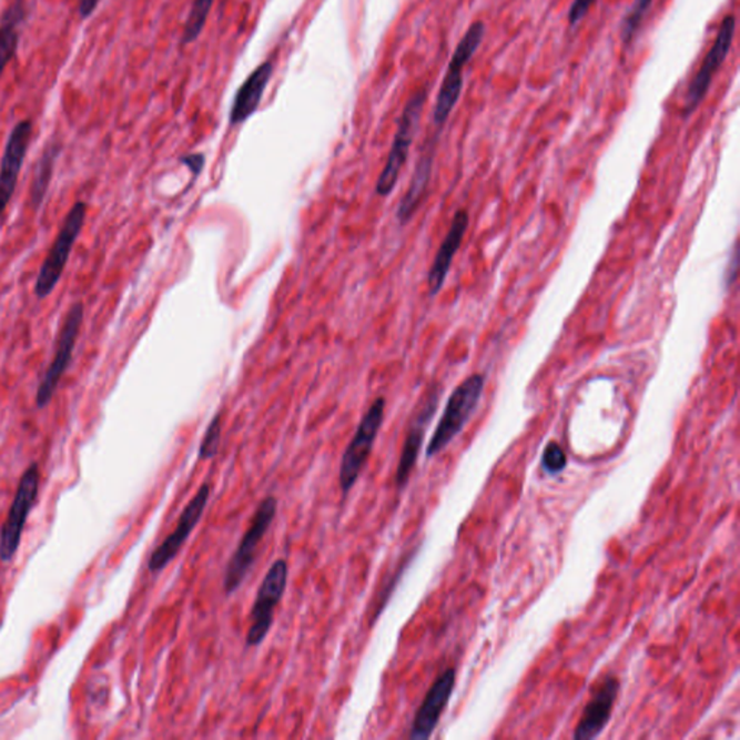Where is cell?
Listing matches in <instances>:
<instances>
[{
    "label": "cell",
    "mask_w": 740,
    "mask_h": 740,
    "mask_svg": "<svg viewBox=\"0 0 740 740\" xmlns=\"http://www.w3.org/2000/svg\"><path fill=\"white\" fill-rule=\"evenodd\" d=\"M428 89L417 90L405 104L401 114L398 128H396L393 146H391L388 160L376 183V194L379 197H388L398 183L401 171L407 164L410 146L417 136L419 123H422L424 107H426Z\"/></svg>",
    "instance_id": "cell-1"
},
{
    "label": "cell",
    "mask_w": 740,
    "mask_h": 740,
    "mask_svg": "<svg viewBox=\"0 0 740 740\" xmlns=\"http://www.w3.org/2000/svg\"><path fill=\"white\" fill-rule=\"evenodd\" d=\"M486 27L481 21L473 22L469 30L458 42L455 52H453L450 63L447 67V73L444 75L440 90H438L436 104H434L433 123L437 132H440L446 125L448 118L455 111L458 100H460L463 90V70L469 64L473 55L479 50L485 40Z\"/></svg>",
    "instance_id": "cell-2"
},
{
    "label": "cell",
    "mask_w": 740,
    "mask_h": 740,
    "mask_svg": "<svg viewBox=\"0 0 740 740\" xmlns=\"http://www.w3.org/2000/svg\"><path fill=\"white\" fill-rule=\"evenodd\" d=\"M484 389V376L472 375L453 391L444 408L440 423L428 443L427 457L437 456L462 433L472 415L475 414Z\"/></svg>",
    "instance_id": "cell-3"
},
{
    "label": "cell",
    "mask_w": 740,
    "mask_h": 740,
    "mask_svg": "<svg viewBox=\"0 0 740 740\" xmlns=\"http://www.w3.org/2000/svg\"><path fill=\"white\" fill-rule=\"evenodd\" d=\"M276 510H278V500L274 496H268L257 506L250 528H247L236 551L233 553L231 560L227 562L223 579L224 594H235L245 581L247 572L251 571L253 562L256 560L257 548H260L262 539L265 538L272 523H274Z\"/></svg>",
    "instance_id": "cell-4"
},
{
    "label": "cell",
    "mask_w": 740,
    "mask_h": 740,
    "mask_svg": "<svg viewBox=\"0 0 740 740\" xmlns=\"http://www.w3.org/2000/svg\"><path fill=\"white\" fill-rule=\"evenodd\" d=\"M85 216H88V204L84 202L74 203L69 214H67L63 226H61L59 235H57L44 264L41 266L40 274H38L36 284L38 298H47L59 285L67 262H69L70 253L73 251L81 231H83Z\"/></svg>",
    "instance_id": "cell-5"
},
{
    "label": "cell",
    "mask_w": 740,
    "mask_h": 740,
    "mask_svg": "<svg viewBox=\"0 0 740 740\" xmlns=\"http://www.w3.org/2000/svg\"><path fill=\"white\" fill-rule=\"evenodd\" d=\"M385 407L386 401L382 396L376 398L363 415L355 436L348 443L345 455L342 457L341 472H338V484H341L343 495H347L353 489L361 477L363 467L369 460L382 424H384Z\"/></svg>",
    "instance_id": "cell-6"
},
{
    "label": "cell",
    "mask_w": 740,
    "mask_h": 740,
    "mask_svg": "<svg viewBox=\"0 0 740 740\" xmlns=\"http://www.w3.org/2000/svg\"><path fill=\"white\" fill-rule=\"evenodd\" d=\"M41 472L38 463H32L19 480L16 498L9 509L8 518L0 529V560L12 561L21 546L23 528L30 517L40 491Z\"/></svg>",
    "instance_id": "cell-7"
},
{
    "label": "cell",
    "mask_w": 740,
    "mask_h": 740,
    "mask_svg": "<svg viewBox=\"0 0 740 740\" xmlns=\"http://www.w3.org/2000/svg\"><path fill=\"white\" fill-rule=\"evenodd\" d=\"M286 584H288V565L284 558H280L266 572L253 601L251 627L246 635L247 648H255L265 641L274 622L276 606L285 594Z\"/></svg>",
    "instance_id": "cell-8"
},
{
    "label": "cell",
    "mask_w": 740,
    "mask_h": 740,
    "mask_svg": "<svg viewBox=\"0 0 740 740\" xmlns=\"http://www.w3.org/2000/svg\"><path fill=\"white\" fill-rule=\"evenodd\" d=\"M83 318L84 305L79 301V303L71 305L69 313L65 315L59 342H57L54 359H52L44 378H42L40 386H38L36 401L37 407L40 409L45 408L51 403L52 396L55 395L61 379H63L67 369H69Z\"/></svg>",
    "instance_id": "cell-9"
},
{
    "label": "cell",
    "mask_w": 740,
    "mask_h": 740,
    "mask_svg": "<svg viewBox=\"0 0 740 740\" xmlns=\"http://www.w3.org/2000/svg\"><path fill=\"white\" fill-rule=\"evenodd\" d=\"M734 31H737V18L729 13V16L723 18L722 23H720L713 45H711L708 55L704 57L703 64L700 65L695 79L691 80L689 89H687L685 100L686 116H690L699 108V104L703 102L706 94L709 92L711 81L714 79V74L718 73L720 67L728 59L734 40Z\"/></svg>",
    "instance_id": "cell-10"
},
{
    "label": "cell",
    "mask_w": 740,
    "mask_h": 740,
    "mask_svg": "<svg viewBox=\"0 0 740 740\" xmlns=\"http://www.w3.org/2000/svg\"><path fill=\"white\" fill-rule=\"evenodd\" d=\"M209 498L210 486L204 484L200 486L197 494H195L194 498L190 500L187 506H185L173 534H170V536L162 541L161 546L151 554L150 561H148V568H150L151 572H160L164 570V568L179 556L181 548H183L185 541H187L191 536V533L194 531L200 519H202L205 506L209 504Z\"/></svg>",
    "instance_id": "cell-11"
},
{
    "label": "cell",
    "mask_w": 740,
    "mask_h": 740,
    "mask_svg": "<svg viewBox=\"0 0 740 740\" xmlns=\"http://www.w3.org/2000/svg\"><path fill=\"white\" fill-rule=\"evenodd\" d=\"M32 138V122L21 121L13 126L0 161V216L16 194L19 175L26 161Z\"/></svg>",
    "instance_id": "cell-12"
},
{
    "label": "cell",
    "mask_w": 740,
    "mask_h": 740,
    "mask_svg": "<svg viewBox=\"0 0 740 740\" xmlns=\"http://www.w3.org/2000/svg\"><path fill=\"white\" fill-rule=\"evenodd\" d=\"M456 687V671L447 668L437 680L433 682L428 690L426 699L415 714L413 728H410L409 738L414 740H424L432 738L442 714L446 710L448 701L452 699L453 690Z\"/></svg>",
    "instance_id": "cell-13"
},
{
    "label": "cell",
    "mask_w": 740,
    "mask_h": 740,
    "mask_svg": "<svg viewBox=\"0 0 740 740\" xmlns=\"http://www.w3.org/2000/svg\"><path fill=\"white\" fill-rule=\"evenodd\" d=\"M618 677L608 676L599 682L594 695L587 703L579 724L575 730L572 738L576 740H589L598 738L604 732L606 724L609 723L612 716L614 706L619 695Z\"/></svg>",
    "instance_id": "cell-14"
},
{
    "label": "cell",
    "mask_w": 740,
    "mask_h": 740,
    "mask_svg": "<svg viewBox=\"0 0 740 740\" xmlns=\"http://www.w3.org/2000/svg\"><path fill=\"white\" fill-rule=\"evenodd\" d=\"M437 405L438 394L433 393L428 396V399L424 401L423 408L418 410L417 417L410 424L403 453H401L398 469H396L395 480L399 489L405 488L408 484L410 472L414 470L415 463L418 460L428 424L432 422L434 414H436Z\"/></svg>",
    "instance_id": "cell-15"
},
{
    "label": "cell",
    "mask_w": 740,
    "mask_h": 740,
    "mask_svg": "<svg viewBox=\"0 0 740 740\" xmlns=\"http://www.w3.org/2000/svg\"><path fill=\"white\" fill-rule=\"evenodd\" d=\"M467 229H469V214H467L466 210H458L455 217H453L446 237H444L440 247H438L432 270H429L428 290L432 297L440 293L444 283H446L453 260H455L456 253L460 250Z\"/></svg>",
    "instance_id": "cell-16"
},
{
    "label": "cell",
    "mask_w": 740,
    "mask_h": 740,
    "mask_svg": "<svg viewBox=\"0 0 740 740\" xmlns=\"http://www.w3.org/2000/svg\"><path fill=\"white\" fill-rule=\"evenodd\" d=\"M272 73H274V65L271 61H265V63L257 65L243 81L241 88L237 89L235 99H233L231 114H229L231 126L242 125L260 109Z\"/></svg>",
    "instance_id": "cell-17"
},
{
    "label": "cell",
    "mask_w": 740,
    "mask_h": 740,
    "mask_svg": "<svg viewBox=\"0 0 740 740\" xmlns=\"http://www.w3.org/2000/svg\"><path fill=\"white\" fill-rule=\"evenodd\" d=\"M438 135L434 136L426 145L422 156L415 166L413 180H410L409 189L405 193L404 199L401 200L398 207V221L403 224L407 223L414 213L417 212L419 204L428 189L429 179H432L434 148H436Z\"/></svg>",
    "instance_id": "cell-18"
},
{
    "label": "cell",
    "mask_w": 740,
    "mask_h": 740,
    "mask_svg": "<svg viewBox=\"0 0 740 740\" xmlns=\"http://www.w3.org/2000/svg\"><path fill=\"white\" fill-rule=\"evenodd\" d=\"M23 16H26V3L23 0H17L4 11L0 21V75L17 54L19 23L23 21Z\"/></svg>",
    "instance_id": "cell-19"
},
{
    "label": "cell",
    "mask_w": 740,
    "mask_h": 740,
    "mask_svg": "<svg viewBox=\"0 0 740 740\" xmlns=\"http://www.w3.org/2000/svg\"><path fill=\"white\" fill-rule=\"evenodd\" d=\"M57 158H59V145L51 143L38 160L30 189V202H28L33 212H37L44 203L47 190L50 187L52 173H54Z\"/></svg>",
    "instance_id": "cell-20"
},
{
    "label": "cell",
    "mask_w": 740,
    "mask_h": 740,
    "mask_svg": "<svg viewBox=\"0 0 740 740\" xmlns=\"http://www.w3.org/2000/svg\"><path fill=\"white\" fill-rule=\"evenodd\" d=\"M214 0H194L193 7L190 9L187 21H185L183 38H181V44L187 45L195 40H199V37L202 36V32L207 22L210 12H212Z\"/></svg>",
    "instance_id": "cell-21"
},
{
    "label": "cell",
    "mask_w": 740,
    "mask_h": 740,
    "mask_svg": "<svg viewBox=\"0 0 740 740\" xmlns=\"http://www.w3.org/2000/svg\"><path fill=\"white\" fill-rule=\"evenodd\" d=\"M652 3L653 0H635L632 8L629 9L628 16L625 17L622 22V32H620V36H622L624 44L632 41L635 33L641 27L643 18H646Z\"/></svg>",
    "instance_id": "cell-22"
},
{
    "label": "cell",
    "mask_w": 740,
    "mask_h": 740,
    "mask_svg": "<svg viewBox=\"0 0 740 740\" xmlns=\"http://www.w3.org/2000/svg\"><path fill=\"white\" fill-rule=\"evenodd\" d=\"M222 438V415L217 414L209 424L199 448V460H210L217 455Z\"/></svg>",
    "instance_id": "cell-23"
},
{
    "label": "cell",
    "mask_w": 740,
    "mask_h": 740,
    "mask_svg": "<svg viewBox=\"0 0 740 740\" xmlns=\"http://www.w3.org/2000/svg\"><path fill=\"white\" fill-rule=\"evenodd\" d=\"M543 467L548 475H558L567 467V456L565 450L557 443H550L544 450Z\"/></svg>",
    "instance_id": "cell-24"
},
{
    "label": "cell",
    "mask_w": 740,
    "mask_h": 740,
    "mask_svg": "<svg viewBox=\"0 0 740 740\" xmlns=\"http://www.w3.org/2000/svg\"><path fill=\"white\" fill-rule=\"evenodd\" d=\"M595 0H572L570 11H568V22L572 28L579 26L581 21L587 17V13L590 12V8L594 7Z\"/></svg>",
    "instance_id": "cell-25"
},
{
    "label": "cell",
    "mask_w": 740,
    "mask_h": 740,
    "mask_svg": "<svg viewBox=\"0 0 740 740\" xmlns=\"http://www.w3.org/2000/svg\"><path fill=\"white\" fill-rule=\"evenodd\" d=\"M204 161L205 158L203 154L185 155L181 158V162H183L184 165H187L190 171H193L194 176L202 173Z\"/></svg>",
    "instance_id": "cell-26"
},
{
    "label": "cell",
    "mask_w": 740,
    "mask_h": 740,
    "mask_svg": "<svg viewBox=\"0 0 740 740\" xmlns=\"http://www.w3.org/2000/svg\"><path fill=\"white\" fill-rule=\"evenodd\" d=\"M100 0H80L79 13L81 19H89L98 9Z\"/></svg>",
    "instance_id": "cell-27"
}]
</instances>
